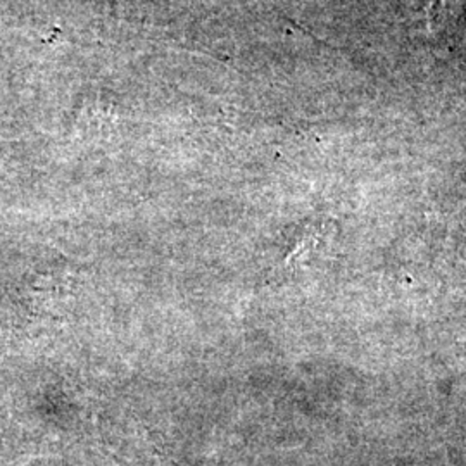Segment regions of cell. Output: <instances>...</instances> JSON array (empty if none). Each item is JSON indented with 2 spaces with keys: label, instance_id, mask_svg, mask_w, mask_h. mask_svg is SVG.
Segmentation results:
<instances>
[]
</instances>
